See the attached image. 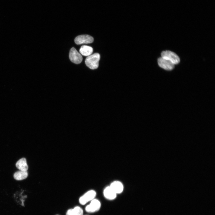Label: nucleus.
<instances>
[{
    "label": "nucleus",
    "mask_w": 215,
    "mask_h": 215,
    "mask_svg": "<svg viewBox=\"0 0 215 215\" xmlns=\"http://www.w3.org/2000/svg\"></svg>",
    "instance_id": "14"
},
{
    "label": "nucleus",
    "mask_w": 215,
    "mask_h": 215,
    "mask_svg": "<svg viewBox=\"0 0 215 215\" xmlns=\"http://www.w3.org/2000/svg\"><path fill=\"white\" fill-rule=\"evenodd\" d=\"M28 175L27 171L20 170L16 172L14 174V178L17 180H21L26 179Z\"/></svg>",
    "instance_id": "13"
},
{
    "label": "nucleus",
    "mask_w": 215,
    "mask_h": 215,
    "mask_svg": "<svg viewBox=\"0 0 215 215\" xmlns=\"http://www.w3.org/2000/svg\"><path fill=\"white\" fill-rule=\"evenodd\" d=\"M100 56L98 53H95L88 56L85 61L86 66L91 69H96L98 67Z\"/></svg>",
    "instance_id": "1"
},
{
    "label": "nucleus",
    "mask_w": 215,
    "mask_h": 215,
    "mask_svg": "<svg viewBox=\"0 0 215 215\" xmlns=\"http://www.w3.org/2000/svg\"><path fill=\"white\" fill-rule=\"evenodd\" d=\"M93 51V49L92 47L87 45L82 46L79 50L80 53L82 55L85 56H88L91 55Z\"/></svg>",
    "instance_id": "11"
},
{
    "label": "nucleus",
    "mask_w": 215,
    "mask_h": 215,
    "mask_svg": "<svg viewBox=\"0 0 215 215\" xmlns=\"http://www.w3.org/2000/svg\"><path fill=\"white\" fill-rule=\"evenodd\" d=\"M103 194L104 196L107 199L110 200L115 199L117 195L110 186L105 188L103 191Z\"/></svg>",
    "instance_id": "9"
},
{
    "label": "nucleus",
    "mask_w": 215,
    "mask_h": 215,
    "mask_svg": "<svg viewBox=\"0 0 215 215\" xmlns=\"http://www.w3.org/2000/svg\"><path fill=\"white\" fill-rule=\"evenodd\" d=\"M96 195V192L93 190L88 191L79 199V202L82 205H84L94 199Z\"/></svg>",
    "instance_id": "3"
},
{
    "label": "nucleus",
    "mask_w": 215,
    "mask_h": 215,
    "mask_svg": "<svg viewBox=\"0 0 215 215\" xmlns=\"http://www.w3.org/2000/svg\"><path fill=\"white\" fill-rule=\"evenodd\" d=\"M110 186L117 194L122 193L124 189L123 184L118 181L113 182L111 183Z\"/></svg>",
    "instance_id": "8"
},
{
    "label": "nucleus",
    "mask_w": 215,
    "mask_h": 215,
    "mask_svg": "<svg viewBox=\"0 0 215 215\" xmlns=\"http://www.w3.org/2000/svg\"><path fill=\"white\" fill-rule=\"evenodd\" d=\"M161 56L162 58L169 60L174 64H177L180 62L179 56L174 53L170 51H163Z\"/></svg>",
    "instance_id": "2"
},
{
    "label": "nucleus",
    "mask_w": 215,
    "mask_h": 215,
    "mask_svg": "<svg viewBox=\"0 0 215 215\" xmlns=\"http://www.w3.org/2000/svg\"><path fill=\"white\" fill-rule=\"evenodd\" d=\"M101 203L98 199H94L91 201L90 203L86 207L85 210L89 213L99 211L101 207Z\"/></svg>",
    "instance_id": "5"
},
{
    "label": "nucleus",
    "mask_w": 215,
    "mask_h": 215,
    "mask_svg": "<svg viewBox=\"0 0 215 215\" xmlns=\"http://www.w3.org/2000/svg\"><path fill=\"white\" fill-rule=\"evenodd\" d=\"M16 167L20 170L27 171L28 169V166L25 158H23L19 160L16 163Z\"/></svg>",
    "instance_id": "10"
},
{
    "label": "nucleus",
    "mask_w": 215,
    "mask_h": 215,
    "mask_svg": "<svg viewBox=\"0 0 215 215\" xmlns=\"http://www.w3.org/2000/svg\"><path fill=\"white\" fill-rule=\"evenodd\" d=\"M93 38L88 35H82L77 36L75 39V42L77 44H89L93 41Z\"/></svg>",
    "instance_id": "6"
},
{
    "label": "nucleus",
    "mask_w": 215,
    "mask_h": 215,
    "mask_svg": "<svg viewBox=\"0 0 215 215\" xmlns=\"http://www.w3.org/2000/svg\"><path fill=\"white\" fill-rule=\"evenodd\" d=\"M158 63L159 67L168 70H172L174 67V64L171 62L162 57L158 59Z\"/></svg>",
    "instance_id": "7"
},
{
    "label": "nucleus",
    "mask_w": 215,
    "mask_h": 215,
    "mask_svg": "<svg viewBox=\"0 0 215 215\" xmlns=\"http://www.w3.org/2000/svg\"><path fill=\"white\" fill-rule=\"evenodd\" d=\"M83 210L80 207L77 206L67 211L66 215H83Z\"/></svg>",
    "instance_id": "12"
},
{
    "label": "nucleus",
    "mask_w": 215,
    "mask_h": 215,
    "mask_svg": "<svg viewBox=\"0 0 215 215\" xmlns=\"http://www.w3.org/2000/svg\"><path fill=\"white\" fill-rule=\"evenodd\" d=\"M69 57L70 60L76 64H79L82 60V57L74 47L72 48L70 51Z\"/></svg>",
    "instance_id": "4"
}]
</instances>
